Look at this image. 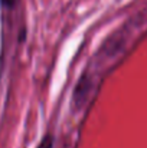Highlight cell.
<instances>
[{
	"label": "cell",
	"instance_id": "obj_1",
	"mask_svg": "<svg viewBox=\"0 0 147 148\" xmlns=\"http://www.w3.org/2000/svg\"><path fill=\"white\" fill-rule=\"evenodd\" d=\"M91 89H92V82H91L90 76L84 75L78 81V84L74 89V94H72V108L75 111H79L87 103V101L90 98Z\"/></svg>",
	"mask_w": 147,
	"mask_h": 148
},
{
	"label": "cell",
	"instance_id": "obj_2",
	"mask_svg": "<svg viewBox=\"0 0 147 148\" xmlns=\"http://www.w3.org/2000/svg\"><path fill=\"white\" fill-rule=\"evenodd\" d=\"M38 148H53V138H52V135H46L41 141V144L38 145Z\"/></svg>",
	"mask_w": 147,
	"mask_h": 148
},
{
	"label": "cell",
	"instance_id": "obj_3",
	"mask_svg": "<svg viewBox=\"0 0 147 148\" xmlns=\"http://www.w3.org/2000/svg\"><path fill=\"white\" fill-rule=\"evenodd\" d=\"M14 1H16V0H1V3H3L4 6H9V7H10V6H13V4H14Z\"/></svg>",
	"mask_w": 147,
	"mask_h": 148
}]
</instances>
